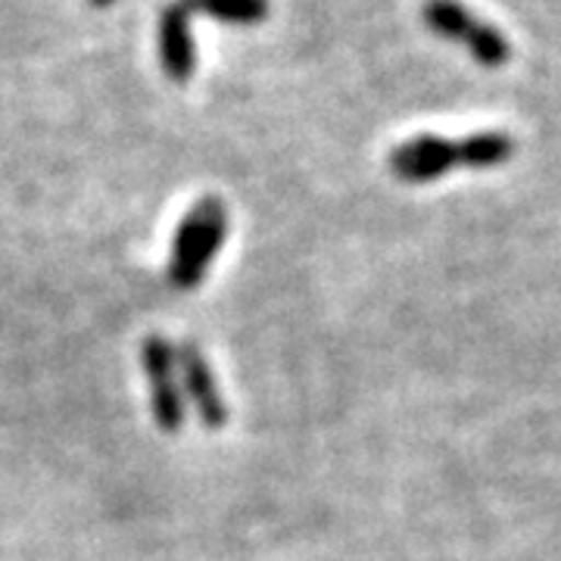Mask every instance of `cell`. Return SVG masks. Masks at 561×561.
I'll return each instance as SVG.
<instances>
[{"label": "cell", "instance_id": "8992f818", "mask_svg": "<svg viewBox=\"0 0 561 561\" xmlns=\"http://www.w3.org/2000/svg\"><path fill=\"white\" fill-rule=\"evenodd\" d=\"M187 13H203L225 25H260L268 20V0H179Z\"/></svg>", "mask_w": 561, "mask_h": 561}, {"label": "cell", "instance_id": "52a82bcc", "mask_svg": "<svg viewBox=\"0 0 561 561\" xmlns=\"http://www.w3.org/2000/svg\"><path fill=\"white\" fill-rule=\"evenodd\" d=\"M140 365H144V375L150 387L165 381H179V356H175V346L165 341L162 334H150L140 343Z\"/></svg>", "mask_w": 561, "mask_h": 561}, {"label": "cell", "instance_id": "6da1fadb", "mask_svg": "<svg viewBox=\"0 0 561 561\" xmlns=\"http://www.w3.org/2000/svg\"><path fill=\"white\" fill-rule=\"evenodd\" d=\"M515 138L508 131H478L461 140L419 135L390 153V172L402 181H434L456 169H496L512 160Z\"/></svg>", "mask_w": 561, "mask_h": 561}, {"label": "cell", "instance_id": "5b68a950", "mask_svg": "<svg viewBox=\"0 0 561 561\" xmlns=\"http://www.w3.org/2000/svg\"><path fill=\"white\" fill-rule=\"evenodd\" d=\"M187 10L181 3H169L160 13V60L162 72L172 81H184L194 76L197 54L187 25Z\"/></svg>", "mask_w": 561, "mask_h": 561}, {"label": "cell", "instance_id": "3957f363", "mask_svg": "<svg viewBox=\"0 0 561 561\" xmlns=\"http://www.w3.org/2000/svg\"><path fill=\"white\" fill-rule=\"evenodd\" d=\"M421 20L440 38L461 44L483 69H500L512 60V41L493 22L471 13L461 0H424Z\"/></svg>", "mask_w": 561, "mask_h": 561}, {"label": "cell", "instance_id": "277c9868", "mask_svg": "<svg viewBox=\"0 0 561 561\" xmlns=\"http://www.w3.org/2000/svg\"><path fill=\"white\" fill-rule=\"evenodd\" d=\"M175 356H179V381L184 400L194 402L197 415L209 431L225 427L228 424V402L221 397L216 375H213L201 346L194 341H184L175 346Z\"/></svg>", "mask_w": 561, "mask_h": 561}, {"label": "cell", "instance_id": "7a4b0ae2", "mask_svg": "<svg viewBox=\"0 0 561 561\" xmlns=\"http://www.w3.org/2000/svg\"><path fill=\"white\" fill-rule=\"evenodd\" d=\"M225 238H228V206L219 197H206L184 216L175 231L172 265H169L172 287L194 290L206 278V268L216 260Z\"/></svg>", "mask_w": 561, "mask_h": 561}, {"label": "cell", "instance_id": "ba28073f", "mask_svg": "<svg viewBox=\"0 0 561 561\" xmlns=\"http://www.w3.org/2000/svg\"><path fill=\"white\" fill-rule=\"evenodd\" d=\"M150 409H153V421L165 434H179L184 427V393H181V381H165L150 387Z\"/></svg>", "mask_w": 561, "mask_h": 561}, {"label": "cell", "instance_id": "9c48e42d", "mask_svg": "<svg viewBox=\"0 0 561 561\" xmlns=\"http://www.w3.org/2000/svg\"><path fill=\"white\" fill-rule=\"evenodd\" d=\"M88 3H91V7H110L113 0H88Z\"/></svg>", "mask_w": 561, "mask_h": 561}]
</instances>
